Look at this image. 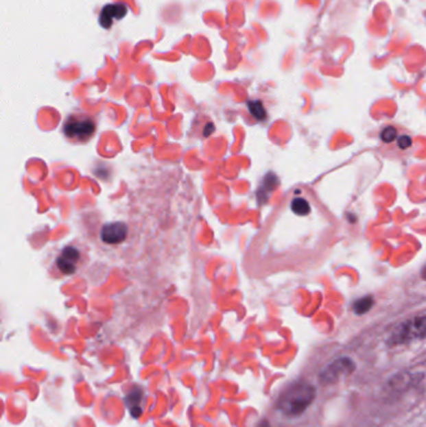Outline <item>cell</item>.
<instances>
[{"label":"cell","mask_w":426,"mask_h":427,"mask_svg":"<svg viewBox=\"0 0 426 427\" xmlns=\"http://www.w3.org/2000/svg\"><path fill=\"white\" fill-rule=\"evenodd\" d=\"M128 236V226L124 223H112L102 228L100 238L105 244L117 245L126 240Z\"/></svg>","instance_id":"obj_6"},{"label":"cell","mask_w":426,"mask_h":427,"mask_svg":"<svg viewBox=\"0 0 426 427\" xmlns=\"http://www.w3.org/2000/svg\"><path fill=\"white\" fill-rule=\"evenodd\" d=\"M315 389L307 382H296L281 393L278 408L287 416H299L314 401Z\"/></svg>","instance_id":"obj_1"},{"label":"cell","mask_w":426,"mask_h":427,"mask_svg":"<svg viewBox=\"0 0 426 427\" xmlns=\"http://www.w3.org/2000/svg\"><path fill=\"white\" fill-rule=\"evenodd\" d=\"M128 13V8L126 4L123 3H118V4H110V5H106L104 9L102 10V14H100V24L102 27L105 29L112 27L113 21L114 19H121L126 16Z\"/></svg>","instance_id":"obj_7"},{"label":"cell","mask_w":426,"mask_h":427,"mask_svg":"<svg viewBox=\"0 0 426 427\" xmlns=\"http://www.w3.org/2000/svg\"><path fill=\"white\" fill-rule=\"evenodd\" d=\"M249 110L257 120H264L266 118L265 109L260 101H249Z\"/></svg>","instance_id":"obj_11"},{"label":"cell","mask_w":426,"mask_h":427,"mask_svg":"<svg viewBox=\"0 0 426 427\" xmlns=\"http://www.w3.org/2000/svg\"><path fill=\"white\" fill-rule=\"evenodd\" d=\"M374 305V300L370 296H365L363 299H359L357 302H354V311L357 315H363L365 313H368Z\"/></svg>","instance_id":"obj_10"},{"label":"cell","mask_w":426,"mask_h":427,"mask_svg":"<svg viewBox=\"0 0 426 427\" xmlns=\"http://www.w3.org/2000/svg\"><path fill=\"white\" fill-rule=\"evenodd\" d=\"M292 210H293L294 214H296L299 217H305V215L310 214L311 208L305 199L296 197L292 202Z\"/></svg>","instance_id":"obj_9"},{"label":"cell","mask_w":426,"mask_h":427,"mask_svg":"<svg viewBox=\"0 0 426 427\" xmlns=\"http://www.w3.org/2000/svg\"><path fill=\"white\" fill-rule=\"evenodd\" d=\"M399 147H401V149H406V147H410L412 145V139L409 138V136H401L398 141Z\"/></svg>","instance_id":"obj_13"},{"label":"cell","mask_w":426,"mask_h":427,"mask_svg":"<svg viewBox=\"0 0 426 427\" xmlns=\"http://www.w3.org/2000/svg\"><path fill=\"white\" fill-rule=\"evenodd\" d=\"M426 337V316H416L401 324L389 337V345H403Z\"/></svg>","instance_id":"obj_3"},{"label":"cell","mask_w":426,"mask_h":427,"mask_svg":"<svg viewBox=\"0 0 426 427\" xmlns=\"http://www.w3.org/2000/svg\"><path fill=\"white\" fill-rule=\"evenodd\" d=\"M95 121L85 114H73L65 120L63 132L65 136L73 141L85 143L89 141L95 133Z\"/></svg>","instance_id":"obj_2"},{"label":"cell","mask_w":426,"mask_h":427,"mask_svg":"<svg viewBox=\"0 0 426 427\" xmlns=\"http://www.w3.org/2000/svg\"><path fill=\"white\" fill-rule=\"evenodd\" d=\"M259 427H270V425H269L266 421H264V422H261V424H260V426Z\"/></svg>","instance_id":"obj_14"},{"label":"cell","mask_w":426,"mask_h":427,"mask_svg":"<svg viewBox=\"0 0 426 427\" xmlns=\"http://www.w3.org/2000/svg\"><path fill=\"white\" fill-rule=\"evenodd\" d=\"M141 399H143L141 398V391H139V390L130 392L126 396V404H128V407H129V410H130V413H132L134 417H139L140 415H141V407H140Z\"/></svg>","instance_id":"obj_8"},{"label":"cell","mask_w":426,"mask_h":427,"mask_svg":"<svg viewBox=\"0 0 426 427\" xmlns=\"http://www.w3.org/2000/svg\"><path fill=\"white\" fill-rule=\"evenodd\" d=\"M395 138H397V129L392 127V126H388L381 132V139L385 143H388V144L395 141Z\"/></svg>","instance_id":"obj_12"},{"label":"cell","mask_w":426,"mask_h":427,"mask_svg":"<svg viewBox=\"0 0 426 427\" xmlns=\"http://www.w3.org/2000/svg\"><path fill=\"white\" fill-rule=\"evenodd\" d=\"M355 370V364L349 357H340L322 372L320 381L324 385H330L339 381L342 376H349Z\"/></svg>","instance_id":"obj_4"},{"label":"cell","mask_w":426,"mask_h":427,"mask_svg":"<svg viewBox=\"0 0 426 427\" xmlns=\"http://www.w3.org/2000/svg\"><path fill=\"white\" fill-rule=\"evenodd\" d=\"M423 279L426 280V267L423 269Z\"/></svg>","instance_id":"obj_15"},{"label":"cell","mask_w":426,"mask_h":427,"mask_svg":"<svg viewBox=\"0 0 426 427\" xmlns=\"http://www.w3.org/2000/svg\"><path fill=\"white\" fill-rule=\"evenodd\" d=\"M80 259V252L75 249L74 246H67L64 247L63 252L56 259V265L59 270L65 275H71L77 270L78 263Z\"/></svg>","instance_id":"obj_5"}]
</instances>
